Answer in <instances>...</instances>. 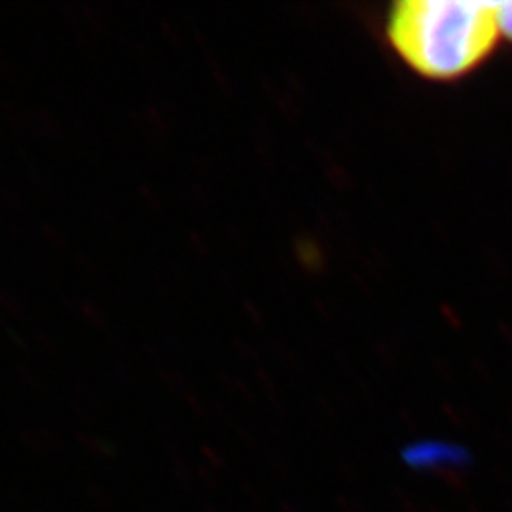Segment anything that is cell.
Wrapping results in <instances>:
<instances>
[{
    "label": "cell",
    "instance_id": "6da1fadb",
    "mask_svg": "<svg viewBox=\"0 0 512 512\" xmlns=\"http://www.w3.org/2000/svg\"><path fill=\"white\" fill-rule=\"evenodd\" d=\"M404 63L433 80L473 73L499 37L495 4L475 0H403L385 23Z\"/></svg>",
    "mask_w": 512,
    "mask_h": 512
},
{
    "label": "cell",
    "instance_id": "7a4b0ae2",
    "mask_svg": "<svg viewBox=\"0 0 512 512\" xmlns=\"http://www.w3.org/2000/svg\"><path fill=\"white\" fill-rule=\"evenodd\" d=\"M404 458L408 459V463L412 467H448V465H461L463 454L456 446H437V444H429V446H416L410 452L404 454Z\"/></svg>",
    "mask_w": 512,
    "mask_h": 512
},
{
    "label": "cell",
    "instance_id": "3957f363",
    "mask_svg": "<svg viewBox=\"0 0 512 512\" xmlns=\"http://www.w3.org/2000/svg\"><path fill=\"white\" fill-rule=\"evenodd\" d=\"M497 10V21H499V31L509 38L512 42V2H501L495 4Z\"/></svg>",
    "mask_w": 512,
    "mask_h": 512
}]
</instances>
